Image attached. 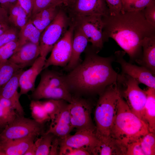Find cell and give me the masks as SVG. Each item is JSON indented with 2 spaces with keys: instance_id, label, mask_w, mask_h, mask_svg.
<instances>
[{
  "instance_id": "3",
  "label": "cell",
  "mask_w": 155,
  "mask_h": 155,
  "mask_svg": "<svg viewBox=\"0 0 155 155\" xmlns=\"http://www.w3.org/2000/svg\"><path fill=\"white\" fill-rule=\"evenodd\" d=\"M149 132L147 124L131 111L121 97L110 135L127 146Z\"/></svg>"
},
{
  "instance_id": "8",
  "label": "cell",
  "mask_w": 155,
  "mask_h": 155,
  "mask_svg": "<svg viewBox=\"0 0 155 155\" xmlns=\"http://www.w3.org/2000/svg\"><path fill=\"white\" fill-rule=\"evenodd\" d=\"M70 19L71 23L82 31L97 53L102 48L105 41L103 34L104 23L102 16L93 15Z\"/></svg>"
},
{
  "instance_id": "11",
  "label": "cell",
  "mask_w": 155,
  "mask_h": 155,
  "mask_svg": "<svg viewBox=\"0 0 155 155\" xmlns=\"http://www.w3.org/2000/svg\"><path fill=\"white\" fill-rule=\"evenodd\" d=\"M98 142L94 131L85 129L78 130L73 135L59 139V155H62L68 148L82 149L92 154Z\"/></svg>"
},
{
  "instance_id": "5",
  "label": "cell",
  "mask_w": 155,
  "mask_h": 155,
  "mask_svg": "<svg viewBox=\"0 0 155 155\" xmlns=\"http://www.w3.org/2000/svg\"><path fill=\"white\" fill-rule=\"evenodd\" d=\"M71 24L70 18L61 7L57 15L41 33L40 56L46 59L55 44L65 35Z\"/></svg>"
},
{
  "instance_id": "29",
  "label": "cell",
  "mask_w": 155,
  "mask_h": 155,
  "mask_svg": "<svg viewBox=\"0 0 155 155\" xmlns=\"http://www.w3.org/2000/svg\"><path fill=\"white\" fill-rule=\"evenodd\" d=\"M30 109L33 119L38 123L43 125L51 121L49 116L44 108L42 101L32 100L30 104Z\"/></svg>"
},
{
  "instance_id": "41",
  "label": "cell",
  "mask_w": 155,
  "mask_h": 155,
  "mask_svg": "<svg viewBox=\"0 0 155 155\" xmlns=\"http://www.w3.org/2000/svg\"><path fill=\"white\" fill-rule=\"evenodd\" d=\"M18 2L24 9L30 19L32 15L33 0H18Z\"/></svg>"
},
{
  "instance_id": "2",
  "label": "cell",
  "mask_w": 155,
  "mask_h": 155,
  "mask_svg": "<svg viewBox=\"0 0 155 155\" xmlns=\"http://www.w3.org/2000/svg\"><path fill=\"white\" fill-rule=\"evenodd\" d=\"M96 52L86 55L84 60L65 75L70 90L100 94L108 86L118 82L120 75L113 69V57H103Z\"/></svg>"
},
{
  "instance_id": "36",
  "label": "cell",
  "mask_w": 155,
  "mask_h": 155,
  "mask_svg": "<svg viewBox=\"0 0 155 155\" xmlns=\"http://www.w3.org/2000/svg\"><path fill=\"white\" fill-rule=\"evenodd\" d=\"M19 47L18 40L10 42L0 47V63L8 60Z\"/></svg>"
},
{
  "instance_id": "24",
  "label": "cell",
  "mask_w": 155,
  "mask_h": 155,
  "mask_svg": "<svg viewBox=\"0 0 155 155\" xmlns=\"http://www.w3.org/2000/svg\"><path fill=\"white\" fill-rule=\"evenodd\" d=\"M147 99L145 105L143 121L148 125L149 132L155 133V88L146 90Z\"/></svg>"
},
{
  "instance_id": "44",
  "label": "cell",
  "mask_w": 155,
  "mask_h": 155,
  "mask_svg": "<svg viewBox=\"0 0 155 155\" xmlns=\"http://www.w3.org/2000/svg\"><path fill=\"white\" fill-rule=\"evenodd\" d=\"M18 2V0H0V5L8 13L9 9Z\"/></svg>"
},
{
  "instance_id": "9",
  "label": "cell",
  "mask_w": 155,
  "mask_h": 155,
  "mask_svg": "<svg viewBox=\"0 0 155 155\" xmlns=\"http://www.w3.org/2000/svg\"><path fill=\"white\" fill-rule=\"evenodd\" d=\"M74 26L71 22L64 36L54 45L51 54L46 59L43 70L51 65L66 66L71 55Z\"/></svg>"
},
{
  "instance_id": "10",
  "label": "cell",
  "mask_w": 155,
  "mask_h": 155,
  "mask_svg": "<svg viewBox=\"0 0 155 155\" xmlns=\"http://www.w3.org/2000/svg\"><path fill=\"white\" fill-rule=\"evenodd\" d=\"M69 105L73 129H88L95 132V126L92 119L91 107L89 103L84 99L73 96Z\"/></svg>"
},
{
  "instance_id": "37",
  "label": "cell",
  "mask_w": 155,
  "mask_h": 155,
  "mask_svg": "<svg viewBox=\"0 0 155 155\" xmlns=\"http://www.w3.org/2000/svg\"><path fill=\"white\" fill-rule=\"evenodd\" d=\"M19 31L16 28L11 26L0 36V47L10 42L18 40Z\"/></svg>"
},
{
  "instance_id": "19",
  "label": "cell",
  "mask_w": 155,
  "mask_h": 155,
  "mask_svg": "<svg viewBox=\"0 0 155 155\" xmlns=\"http://www.w3.org/2000/svg\"><path fill=\"white\" fill-rule=\"evenodd\" d=\"M73 129L68 103L54 121L51 122L49 129L44 133H51L61 139L68 135Z\"/></svg>"
},
{
  "instance_id": "26",
  "label": "cell",
  "mask_w": 155,
  "mask_h": 155,
  "mask_svg": "<svg viewBox=\"0 0 155 155\" xmlns=\"http://www.w3.org/2000/svg\"><path fill=\"white\" fill-rule=\"evenodd\" d=\"M8 13L9 24L19 30L26 24L29 19L26 11L18 2L9 9Z\"/></svg>"
},
{
  "instance_id": "28",
  "label": "cell",
  "mask_w": 155,
  "mask_h": 155,
  "mask_svg": "<svg viewBox=\"0 0 155 155\" xmlns=\"http://www.w3.org/2000/svg\"><path fill=\"white\" fill-rule=\"evenodd\" d=\"M23 68L9 60L0 63V88L19 70Z\"/></svg>"
},
{
  "instance_id": "14",
  "label": "cell",
  "mask_w": 155,
  "mask_h": 155,
  "mask_svg": "<svg viewBox=\"0 0 155 155\" xmlns=\"http://www.w3.org/2000/svg\"><path fill=\"white\" fill-rule=\"evenodd\" d=\"M46 59L40 56L28 69L23 70L19 79L20 96L27 94L35 89V82L37 76L43 70Z\"/></svg>"
},
{
  "instance_id": "12",
  "label": "cell",
  "mask_w": 155,
  "mask_h": 155,
  "mask_svg": "<svg viewBox=\"0 0 155 155\" xmlns=\"http://www.w3.org/2000/svg\"><path fill=\"white\" fill-rule=\"evenodd\" d=\"M64 8L70 18L93 15L105 16L109 12L104 0H73Z\"/></svg>"
},
{
  "instance_id": "49",
  "label": "cell",
  "mask_w": 155,
  "mask_h": 155,
  "mask_svg": "<svg viewBox=\"0 0 155 155\" xmlns=\"http://www.w3.org/2000/svg\"><path fill=\"white\" fill-rule=\"evenodd\" d=\"M3 127L1 126V125L0 124V129H3Z\"/></svg>"
},
{
  "instance_id": "4",
  "label": "cell",
  "mask_w": 155,
  "mask_h": 155,
  "mask_svg": "<svg viewBox=\"0 0 155 155\" xmlns=\"http://www.w3.org/2000/svg\"><path fill=\"white\" fill-rule=\"evenodd\" d=\"M121 96L118 82L107 87L100 94L94 114L95 132L98 138L110 135L119 99Z\"/></svg>"
},
{
  "instance_id": "20",
  "label": "cell",
  "mask_w": 155,
  "mask_h": 155,
  "mask_svg": "<svg viewBox=\"0 0 155 155\" xmlns=\"http://www.w3.org/2000/svg\"><path fill=\"white\" fill-rule=\"evenodd\" d=\"M88 42L82 31L74 26L71 55L69 63L64 68L66 71H70L80 63L81 55L86 49Z\"/></svg>"
},
{
  "instance_id": "33",
  "label": "cell",
  "mask_w": 155,
  "mask_h": 155,
  "mask_svg": "<svg viewBox=\"0 0 155 155\" xmlns=\"http://www.w3.org/2000/svg\"><path fill=\"white\" fill-rule=\"evenodd\" d=\"M140 141L145 155H155L154 133L149 132L140 138Z\"/></svg>"
},
{
  "instance_id": "7",
  "label": "cell",
  "mask_w": 155,
  "mask_h": 155,
  "mask_svg": "<svg viewBox=\"0 0 155 155\" xmlns=\"http://www.w3.org/2000/svg\"><path fill=\"white\" fill-rule=\"evenodd\" d=\"M43 125L33 119L18 114L11 123L6 125L0 133V141L37 136L43 131Z\"/></svg>"
},
{
  "instance_id": "35",
  "label": "cell",
  "mask_w": 155,
  "mask_h": 155,
  "mask_svg": "<svg viewBox=\"0 0 155 155\" xmlns=\"http://www.w3.org/2000/svg\"><path fill=\"white\" fill-rule=\"evenodd\" d=\"M63 3V0H33L31 17L44 9L62 5Z\"/></svg>"
},
{
  "instance_id": "15",
  "label": "cell",
  "mask_w": 155,
  "mask_h": 155,
  "mask_svg": "<svg viewBox=\"0 0 155 155\" xmlns=\"http://www.w3.org/2000/svg\"><path fill=\"white\" fill-rule=\"evenodd\" d=\"M31 96L34 100L44 98L61 99L68 103L71 102L73 97L68 87H53L39 84L32 91Z\"/></svg>"
},
{
  "instance_id": "18",
  "label": "cell",
  "mask_w": 155,
  "mask_h": 155,
  "mask_svg": "<svg viewBox=\"0 0 155 155\" xmlns=\"http://www.w3.org/2000/svg\"><path fill=\"white\" fill-rule=\"evenodd\" d=\"M99 142L92 154L126 155L127 146L111 135L98 138Z\"/></svg>"
},
{
  "instance_id": "47",
  "label": "cell",
  "mask_w": 155,
  "mask_h": 155,
  "mask_svg": "<svg viewBox=\"0 0 155 155\" xmlns=\"http://www.w3.org/2000/svg\"><path fill=\"white\" fill-rule=\"evenodd\" d=\"M73 0H63V5L64 6H67L69 5L72 1Z\"/></svg>"
},
{
  "instance_id": "1",
  "label": "cell",
  "mask_w": 155,
  "mask_h": 155,
  "mask_svg": "<svg viewBox=\"0 0 155 155\" xmlns=\"http://www.w3.org/2000/svg\"><path fill=\"white\" fill-rule=\"evenodd\" d=\"M102 20L105 41L109 38L113 39L136 62L140 59L144 39L155 35V27L146 20L142 10L109 14L102 16Z\"/></svg>"
},
{
  "instance_id": "22",
  "label": "cell",
  "mask_w": 155,
  "mask_h": 155,
  "mask_svg": "<svg viewBox=\"0 0 155 155\" xmlns=\"http://www.w3.org/2000/svg\"><path fill=\"white\" fill-rule=\"evenodd\" d=\"M142 57L137 62L155 74V35L146 37L142 43Z\"/></svg>"
},
{
  "instance_id": "27",
  "label": "cell",
  "mask_w": 155,
  "mask_h": 155,
  "mask_svg": "<svg viewBox=\"0 0 155 155\" xmlns=\"http://www.w3.org/2000/svg\"><path fill=\"white\" fill-rule=\"evenodd\" d=\"M41 72L39 84L53 87H68L65 75L55 71L44 69Z\"/></svg>"
},
{
  "instance_id": "39",
  "label": "cell",
  "mask_w": 155,
  "mask_h": 155,
  "mask_svg": "<svg viewBox=\"0 0 155 155\" xmlns=\"http://www.w3.org/2000/svg\"><path fill=\"white\" fill-rule=\"evenodd\" d=\"M127 146L126 155H145L141 146L140 138Z\"/></svg>"
},
{
  "instance_id": "40",
  "label": "cell",
  "mask_w": 155,
  "mask_h": 155,
  "mask_svg": "<svg viewBox=\"0 0 155 155\" xmlns=\"http://www.w3.org/2000/svg\"><path fill=\"white\" fill-rule=\"evenodd\" d=\"M108 8L109 14L115 15L121 11V0H104Z\"/></svg>"
},
{
  "instance_id": "25",
  "label": "cell",
  "mask_w": 155,
  "mask_h": 155,
  "mask_svg": "<svg viewBox=\"0 0 155 155\" xmlns=\"http://www.w3.org/2000/svg\"><path fill=\"white\" fill-rule=\"evenodd\" d=\"M41 33L29 19L26 24L19 30L18 38L19 48L28 42L39 45Z\"/></svg>"
},
{
  "instance_id": "21",
  "label": "cell",
  "mask_w": 155,
  "mask_h": 155,
  "mask_svg": "<svg viewBox=\"0 0 155 155\" xmlns=\"http://www.w3.org/2000/svg\"><path fill=\"white\" fill-rule=\"evenodd\" d=\"M36 137L0 141V155H24Z\"/></svg>"
},
{
  "instance_id": "46",
  "label": "cell",
  "mask_w": 155,
  "mask_h": 155,
  "mask_svg": "<svg viewBox=\"0 0 155 155\" xmlns=\"http://www.w3.org/2000/svg\"><path fill=\"white\" fill-rule=\"evenodd\" d=\"M0 22L9 23L7 11L0 5Z\"/></svg>"
},
{
  "instance_id": "42",
  "label": "cell",
  "mask_w": 155,
  "mask_h": 155,
  "mask_svg": "<svg viewBox=\"0 0 155 155\" xmlns=\"http://www.w3.org/2000/svg\"><path fill=\"white\" fill-rule=\"evenodd\" d=\"M88 151L81 148H68L63 152L62 155H90Z\"/></svg>"
},
{
  "instance_id": "30",
  "label": "cell",
  "mask_w": 155,
  "mask_h": 155,
  "mask_svg": "<svg viewBox=\"0 0 155 155\" xmlns=\"http://www.w3.org/2000/svg\"><path fill=\"white\" fill-rule=\"evenodd\" d=\"M42 102L44 108L49 116L51 122L54 121L67 104V102L61 99H49Z\"/></svg>"
},
{
  "instance_id": "48",
  "label": "cell",
  "mask_w": 155,
  "mask_h": 155,
  "mask_svg": "<svg viewBox=\"0 0 155 155\" xmlns=\"http://www.w3.org/2000/svg\"><path fill=\"white\" fill-rule=\"evenodd\" d=\"M6 24H9V23L3 22H0V28L2 26H3V25Z\"/></svg>"
},
{
  "instance_id": "31",
  "label": "cell",
  "mask_w": 155,
  "mask_h": 155,
  "mask_svg": "<svg viewBox=\"0 0 155 155\" xmlns=\"http://www.w3.org/2000/svg\"><path fill=\"white\" fill-rule=\"evenodd\" d=\"M18 114L11 105H3L0 103V124L3 128L12 122Z\"/></svg>"
},
{
  "instance_id": "13",
  "label": "cell",
  "mask_w": 155,
  "mask_h": 155,
  "mask_svg": "<svg viewBox=\"0 0 155 155\" xmlns=\"http://www.w3.org/2000/svg\"><path fill=\"white\" fill-rule=\"evenodd\" d=\"M125 53L118 51L115 53L116 61L121 67L123 74L134 79L139 84H143L149 88H155V77L152 72L143 66H139L127 62L124 59Z\"/></svg>"
},
{
  "instance_id": "43",
  "label": "cell",
  "mask_w": 155,
  "mask_h": 155,
  "mask_svg": "<svg viewBox=\"0 0 155 155\" xmlns=\"http://www.w3.org/2000/svg\"><path fill=\"white\" fill-rule=\"evenodd\" d=\"M59 139L54 137L52 143L49 155H59Z\"/></svg>"
},
{
  "instance_id": "17",
  "label": "cell",
  "mask_w": 155,
  "mask_h": 155,
  "mask_svg": "<svg viewBox=\"0 0 155 155\" xmlns=\"http://www.w3.org/2000/svg\"><path fill=\"white\" fill-rule=\"evenodd\" d=\"M23 69L18 71L0 88V96L9 100L17 113L22 116H24L25 113L20 101L21 96L18 91V89L19 87V78L23 70Z\"/></svg>"
},
{
  "instance_id": "6",
  "label": "cell",
  "mask_w": 155,
  "mask_h": 155,
  "mask_svg": "<svg viewBox=\"0 0 155 155\" xmlns=\"http://www.w3.org/2000/svg\"><path fill=\"white\" fill-rule=\"evenodd\" d=\"M118 81L125 87L122 94L130 110L143 121L144 109L147 99L146 90L141 89L138 82L127 75H120Z\"/></svg>"
},
{
  "instance_id": "23",
  "label": "cell",
  "mask_w": 155,
  "mask_h": 155,
  "mask_svg": "<svg viewBox=\"0 0 155 155\" xmlns=\"http://www.w3.org/2000/svg\"><path fill=\"white\" fill-rule=\"evenodd\" d=\"M61 5L42 10L30 19L33 24L41 33L56 16Z\"/></svg>"
},
{
  "instance_id": "34",
  "label": "cell",
  "mask_w": 155,
  "mask_h": 155,
  "mask_svg": "<svg viewBox=\"0 0 155 155\" xmlns=\"http://www.w3.org/2000/svg\"><path fill=\"white\" fill-rule=\"evenodd\" d=\"M55 137L51 133H43L38 138V142L36 155H49L53 140Z\"/></svg>"
},
{
  "instance_id": "16",
  "label": "cell",
  "mask_w": 155,
  "mask_h": 155,
  "mask_svg": "<svg viewBox=\"0 0 155 155\" xmlns=\"http://www.w3.org/2000/svg\"><path fill=\"white\" fill-rule=\"evenodd\" d=\"M40 54L39 45L28 42L20 47L8 60L23 69L31 66Z\"/></svg>"
},
{
  "instance_id": "45",
  "label": "cell",
  "mask_w": 155,
  "mask_h": 155,
  "mask_svg": "<svg viewBox=\"0 0 155 155\" xmlns=\"http://www.w3.org/2000/svg\"><path fill=\"white\" fill-rule=\"evenodd\" d=\"M38 142V138L28 148L24 155H36Z\"/></svg>"
},
{
  "instance_id": "32",
  "label": "cell",
  "mask_w": 155,
  "mask_h": 155,
  "mask_svg": "<svg viewBox=\"0 0 155 155\" xmlns=\"http://www.w3.org/2000/svg\"><path fill=\"white\" fill-rule=\"evenodd\" d=\"M155 0H121V11H141Z\"/></svg>"
},
{
  "instance_id": "38",
  "label": "cell",
  "mask_w": 155,
  "mask_h": 155,
  "mask_svg": "<svg viewBox=\"0 0 155 155\" xmlns=\"http://www.w3.org/2000/svg\"><path fill=\"white\" fill-rule=\"evenodd\" d=\"M142 11L146 20L155 27V1L147 6Z\"/></svg>"
}]
</instances>
